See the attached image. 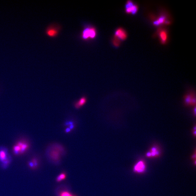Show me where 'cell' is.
Listing matches in <instances>:
<instances>
[{
	"label": "cell",
	"mask_w": 196,
	"mask_h": 196,
	"mask_svg": "<svg viewBox=\"0 0 196 196\" xmlns=\"http://www.w3.org/2000/svg\"><path fill=\"white\" fill-rule=\"evenodd\" d=\"M12 158L8 150L4 147H0V166L2 169H6L10 165Z\"/></svg>",
	"instance_id": "obj_1"
},
{
	"label": "cell",
	"mask_w": 196,
	"mask_h": 196,
	"mask_svg": "<svg viewBox=\"0 0 196 196\" xmlns=\"http://www.w3.org/2000/svg\"><path fill=\"white\" fill-rule=\"evenodd\" d=\"M63 148L59 145H54L49 148L47 151V155L50 160L56 161L59 160L60 152L63 151Z\"/></svg>",
	"instance_id": "obj_2"
},
{
	"label": "cell",
	"mask_w": 196,
	"mask_h": 196,
	"mask_svg": "<svg viewBox=\"0 0 196 196\" xmlns=\"http://www.w3.org/2000/svg\"><path fill=\"white\" fill-rule=\"evenodd\" d=\"M97 31L95 27L92 26L86 27L83 30L81 37L84 40L93 39L96 37Z\"/></svg>",
	"instance_id": "obj_3"
},
{
	"label": "cell",
	"mask_w": 196,
	"mask_h": 196,
	"mask_svg": "<svg viewBox=\"0 0 196 196\" xmlns=\"http://www.w3.org/2000/svg\"><path fill=\"white\" fill-rule=\"evenodd\" d=\"M138 5L133 3L132 1L128 0L125 6V12L127 13L135 14L138 12Z\"/></svg>",
	"instance_id": "obj_4"
},
{
	"label": "cell",
	"mask_w": 196,
	"mask_h": 196,
	"mask_svg": "<svg viewBox=\"0 0 196 196\" xmlns=\"http://www.w3.org/2000/svg\"><path fill=\"white\" fill-rule=\"evenodd\" d=\"M114 37L120 41L124 40L127 37V32L123 28H119L115 30Z\"/></svg>",
	"instance_id": "obj_5"
},
{
	"label": "cell",
	"mask_w": 196,
	"mask_h": 196,
	"mask_svg": "<svg viewBox=\"0 0 196 196\" xmlns=\"http://www.w3.org/2000/svg\"><path fill=\"white\" fill-rule=\"evenodd\" d=\"M184 103L187 105H195L196 104V98L193 93L187 94L184 96Z\"/></svg>",
	"instance_id": "obj_6"
},
{
	"label": "cell",
	"mask_w": 196,
	"mask_h": 196,
	"mask_svg": "<svg viewBox=\"0 0 196 196\" xmlns=\"http://www.w3.org/2000/svg\"><path fill=\"white\" fill-rule=\"evenodd\" d=\"M59 28H57L56 26L51 25L49 26L46 31L47 35L50 37H56L59 32Z\"/></svg>",
	"instance_id": "obj_7"
},
{
	"label": "cell",
	"mask_w": 196,
	"mask_h": 196,
	"mask_svg": "<svg viewBox=\"0 0 196 196\" xmlns=\"http://www.w3.org/2000/svg\"><path fill=\"white\" fill-rule=\"evenodd\" d=\"M158 35L161 43L165 44L166 43L168 39V34L166 30L161 29L158 32Z\"/></svg>",
	"instance_id": "obj_8"
},
{
	"label": "cell",
	"mask_w": 196,
	"mask_h": 196,
	"mask_svg": "<svg viewBox=\"0 0 196 196\" xmlns=\"http://www.w3.org/2000/svg\"><path fill=\"white\" fill-rule=\"evenodd\" d=\"M16 145L19 148L20 155L24 153L29 148V145L27 142L20 141L16 144Z\"/></svg>",
	"instance_id": "obj_9"
},
{
	"label": "cell",
	"mask_w": 196,
	"mask_h": 196,
	"mask_svg": "<svg viewBox=\"0 0 196 196\" xmlns=\"http://www.w3.org/2000/svg\"><path fill=\"white\" fill-rule=\"evenodd\" d=\"M164 23L169 24V22L168 21H167L166 19V17L165 16H162L159 18H158V19L154 21V22L153 24L156 26H158V25Z\"/></svg>",
	"instance_id": "obj_10"
},
{
	"label": "cell",
	"mask_w": 196,
	"mask_h": 196,
	"mask_svg": "<svg viewBox=\"0 0 196 196\" xmlns=\"http://www.w3.org/2000/svg\"><path fill=\"white\" fill-rule=\"evenodd\" d=\"M39 162L38 159L34 158L31 159L28 163V166L32 169H36L39 165Z\"/></svg>",
	"instance_id": "obj_11"
},
{
	"label": "cell",
	"mask_w": 196,
	"mask_h": 196,
	"mask_svg": "<svg viewBox=\"0 0 196 196\" xmlns=\"http://www.w3.org/2000/svg\"><path fill=\"white\" fill-rule=\"evenodd\" d=\"M145 169L144 163L142 161H140L137 163L135 167V170L138 172H143Z\"/></svg>",
	"instance_id": "obj_12"
},
{
	"label": "cell",
	"mask_w": 196,
	"mask_h": 196,
	"mask_svg": "<svg viewBox=\"0 0 196 196\" xmlns=\"http://www.w3.org/2000/svg\"><path fill=\"white\" fill-rule=\"evenodd\" d=\"M86 97H82L78 101L74 103V107L77 109H78L83 106L86 102Z\"/></svg>",
	"instance_id": "obj_13"
},
{
	"label": "cell",
	"mask_w": 196,
	"mask_h": 196,
	"mask_svg": "<svg viewBox=\"0 0 196 196\" xmlns=\"http://www.w3.org/2000/svg\"><path fill=\"white\" fill-rule=\"evenodd\" d=\"M67 177V175L65 172H62L57 176L56 181L57 182H60L63 180H64Z\"/></svg>",
	"instance_id": "obj_14"
},
{
	"label": "cell",
	"mask_w": 196,
	"mask_h": 196,
	"mask_svg": "<svg viewBox=\"0 0 196 196\" xmlns=\"http://www.w3.org/2000/svg\"><path fill=\"white\" fill-rule=\"evenodd\" d=\"M151 153H149L147 154V156H150L151 155L153 156H157V155H158L159 153H158V151L157 150V148L155 147H153L151 148Z\"/></svg>",
	"instance_id": "obj_15"
},
{
	"label": "cell",
	"mask_w": 196,
	"mask_h": 196,
	"mask_svg": "<svg viewBox=\"0 0 196 196\" xmlns=\"http://www.w3.org/2000/svg\"><path fill=\"white\" fill-rule=\"evenodd\" d=\"M112 43L115 47H118L120 44L121 41L116 37H113L112 39Z\"/></svg>",
	"instance_id": "obj_16"
},
{
	"label": "cell",
	"mask_w": 196,
	"mask_h": 196,
	"mask_svg": "<svg viewBox=\"0 0 196 196\" xmlns=\"http://www.w3.org/2000/svg\"><path fill=\"white\" fill-rule=\"evenodd\" d=\"M72 195V194L68 191H64L59 194V196H71Z\"/></svg>",
	"instance_id": "obj_17"
},
{
	"label": "cell",
	"mask_w": 196,
	"mask_h": 196,
	"mask_svg": "<svg viewBox=\"0 0 196 196\" xmlns=\"http://www.w3.org/2000/svg\"><path fill=\"white\" fill-rule=\"evenodd\" d=\"M71 130L69 128H67L65 130V132L67 133H69L71 131Z\"/></svg>",
	"instance_id": "obj_18"
},
{
	"label": "cell",
	"mask_w": 196,
	"mask_h": 196,
	"mask_svg": "<svg viewBox=\"0 0 196 196\" xmlns=\"http://www.w3.org/2000/svg\"><path fill=\"white\" fill-rule=\"evenodd\" d=\"M74 196V195H72V196Z\"/></svg>",
	"instance_id": "obj_19"
}]
</instances>
